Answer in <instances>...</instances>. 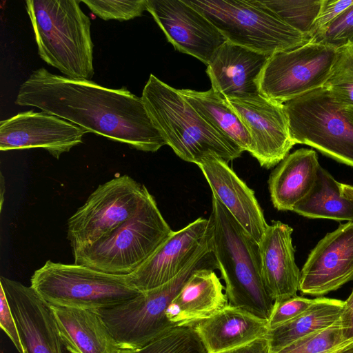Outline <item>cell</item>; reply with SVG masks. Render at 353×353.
<instances>
[{
    "label": "cell",
    "mask_w": 353,
    "mask_h": 353,
    "mask_svg": "<svg viewBox=\"0 0 353 353\" xmlns=\"http://www.w3.org/2000/svg\"><path fill=\"white\" fill-rule=\"evenodd\" d=\"M224 287L214 270L193 272L166 310L168 319L176 326L193 325L228 304Z\"/></svg>",
    "instance_id": "cell-22"
},
{
    "label": "cell",
    "mask_w": 353,
    "mask_h": 353,
    "mask_svg": "<svg viewBox=\"0 0 353 353\" xmlns=\"http://www.w3.org/2000/svg\"><path fill=\"white\" fill-rule=\"evenodd\" d=\"M327 353H353V339L342 343Z\"/></svg>",
    "instance_id": "cell-39"
},
{
    "label": "cell",
    "mask_w": 353,
    "mask_h": 353,
    "mask_svg": "<svg viewBox=\"0 0 353 353\" xmlns=\"http://www.w3.org/2000/svg\"><path fill=\"white\" fill-rule=\"evenodd\" d=\"M241 119L252 141L250 154L265 168L278 165L295 145L283 103L261 94L225 98Z\"/></svg>",
    "instance_id": "cell-12"
},
{
    "label": "cell",
    "mask_w": 353,
    "mask_h": 353,
    "mask_svg": "<svg viewBox=\"0 0 353 353\" xmlns=\"http://www.w3.org/2000/svg\"><path fill=\"white\" fill-rule=\"evenodd\" d=\"M183 97L216 131L243 152L252 151V141L239 117L226 99L212 88L207 91L179 89Z\"/></svg>",
    "instance_id": "cell-25"
},
{
    "label": "cell",
    "mask_w": 353,
    "mask_h": 353,
    "mask_svg": "<svg viewBox=\"0 0 353 353\" xmlns=\"http://www.w3.org/2000/svg\"><path fill=\"white\" fill-rule=\"evenodd\" d=\"M288 26L310 38L323 0H261Z\"/></svg>",
    "instance_id": "cell-30"
},
{
    "label": "cell",
    "mask_w": 353,
    "mask_h": 353,
    "mask_svg": "<svg viewBox=\"0 0 353 353\" xmlns=\"http://www.w3.org/2000/svg\"><path fill=\"white\" fill-rule=\"evenodd\" d=\"M220 353H271V350L269 341L267 336H265Z\"/></svg>",
    "instance_id": "cell-38"
},
{
    "label": "cell",
    "mask_w": 353,
    "mask_h": 353,
    "mask_svg": "<svg viewBox=\"0 0 353 353\" xmlns=\"http://www.w3.org/2000/svg\"><path fill=\"white\" fill-rule=\"evenodd\" d=\"M209 228V219L200 217L182 229L172 231L142 265L127 275L129 282L145 292L172 280L202 247Z\"/></svg>",
    "instance_id": "cell-16"
},
{
    "label": "cell",
    "mask_w": 353,
    "mask_h": 353,
    "mask_svg": "<svg viewBox=\"0 0 353 353\" xmlns=\"http://www.w3.org/2000/svg\"><path fill=\"white\" fill-rule=\"evenodd\" d=\"M77 0H27L38 54L65 77L91 81L94 44L90 19Z\"/></svg>",
    "instance_id": "cell-4"
},
{
    "label": "cell",
    "mask_w": 353,
    "mask_h": 353,
    "mask_svg": "<svg viewBox=\"0 0 353 353\" xmlns=\"http://www.w3.org/2000/svg\"><path fill=\"white\" fill-rule=\"evenodd\" d=\"M343 340L345 342L353 339V290L344 301L343 308L339 319Z\"/></svg>",
    "instance_id": "cell-37"
},
{
    "label": "cell",
    "mask_w": 353,
    "mask_h": 353,
    "mask_svg": "<svg viewBox=\"0 0 353 353\" xmlns=\"http://www.w3.org/2000/svg\"><path fill=\"white\" fill-rule=\"evenodd\" d=\"M92 13L103 20L127 21L141 17L147 10L148 0H82Z\"/></svg>",
    "instance_id": "cell-32"
},
{
    "label": "cell",
    "mask_w": 353,
    "mask_h": 353,
    "mask_svg": "<svg viewBox=\"0 0 353 353\" xmlns=\"http://www.w3.org/2000/svg\"><path fill=\"white\" fill-rule=\"evenodd\" d=\"M348 42L353 43V4L339 14L320 41L336 48Z\"/></svg>",
    "instance_id": "cell-35"
},
{
    "label": "cell",
    "mask_w": 353,
    "mask_h": 353,
    "mask_svg": "<svg viewBox=\"0 0 353 353\" xmlns=\"http://www.w3.org/2000/svg\"><path fill=\"white\" fill-rule=\"evenodd\" d=\"M343 114L353 124V108L343 109Z\"/></svg>",
    "instance_id": "cell-42"
},
{
    "label": "cell",
    "mask_w": 353,
    "mask_h": 353,
    "mask_svg": "<svg viewBox=\"0 0 353 353\" xmlns=\"http://www.w3.org/2000/svg\"><path fill=\"white\" fill-rule=\"evenodd\" d=\"M336 52V48L332 46L309 43L270 55L259 78L260 94L285 103L323 88Z\"/></svg>",
    "instance_id": "cell-11"
},
{
    "label": "cell",
    "mask_w": 353,
    "mask_h": 353,
    "mask_svg": "<svg viewBox=\"0 0 353 353\" xmlns=\"http://www.w3.org/2000/svg\"><path fill=\"white\" fill-rule=\"evenodd\" d=\"M321 165L312 149L301 148L284 158L272 172L268 186L274 207L293 211L312 190Z\"/></svg>",
    "instance_id": "cell-24"
},
{
    "label": "cell",
    "mask_w": 353,
    "mask_h": 353,
    "mask_svg": "<svg viewBox=\"0 0 353 353\" xmlns=\"http://www.w3.org/2000/svg\"><path fill=\"white\" fill-rule=\"evenodd\" d=\"M315 299L295 296L282 301H274L270 317L268 321L269 330L274 329L305 312L314 302Z\"/></svg>",
    "instance_id": "cell-33"
},
{
    "label": "cell",
    "mask_w": 353,
    "mask_h": 353,
    "mask_svg": "<svg viewBox=\"0 0 353 353\" xmlns=\"http://www.w3.org/2000/svg\"><path fill=\"white\" fill-rule=\"evenodd\" d=\"M212 207V250L228 304L268 321L274 301L263 282L259 243L213 194Z\"/></svg>",
    "instance_id": "cell-2"
},
{
    "label": "cell",
    "mask_w": 353,
    "mask_h": 353,
    "mask_svg": "<svg viewBox=\"0 0 353 353\" xmlns=\"http://www.w3.org/2000/svg\"><path fill=\"white\" fill-rule=\"evenodd\" d=\"M342 193L347 197L353 199V185L348 184L341 183Z\"/></svg>",
    "instance_id": "cell-40"
},
{
    "label": "cell",
    "mask_w": 353,
    "mask_h": 353,
    "mask_svg": "<svg viewBox=\"0 0 353 353\" xmlns=\"http://www.w3.org/2000/svg\"><path fill=\"white\" fill-rule=\"evenodd\" d=\"M343 343L339 320L332 326L303 337L276 353H327Z\"/></svg>",
    "instance_id": "cell-31"
},
{
    "label": "cell",
    "mask_w": 353,
    "mask_h": 353,
    "mask_svg": "<svg viewBox=\"0 0 353 353\" xmlns=\"http://www.w3.org/2000/svg\"><path fill=\"white\" fill-rule=\"evenodd\" d=\"M88 131L45 112H20L0 122V150L42 148L53 157L69 152L83 142Z\"/></svg>",
    "instance_id": "cell-14"
},
{
    "label": "cell",
    "mask_w": 353,
    "mask_h": 353,
    "mask_svg": "<svg viewBox=\"0 0 353 353\" xmlns=\"http://www.w3.org/2000/svg\"><path fill=\"white\" fill-rule=\"evenodd\" d=\"M25 353H62L50 305L31 287L0 278Z\"/></svg>",
    "instance_id": "cell-17"
},
{
    "label": "cell",
    "mask_w": 353,
    "mask_h": 353,
    "mask_svg": "<svg viewBox=\"0 0 353 353\" xmlns=\"http://www.w3.org/2000/svg\"><path fill=\"white\" fill-rule=\"evenodd\" d=\"M353 280V221L340 224L311 250L301 270L299 291L322 296Z\"/></svg>",
    "instance_id": "cell-15"
},
{
    "label": "cell",
    "mask_w": 353,
    "mask_h": 353,
    "mask_svg": "<svg viewBox=\"0 0 353 353\" xmlns=\"http://www.w3.org/2000/svg\"><path fill=\"white\" fill-rule=\"evenodd\" d=\"M292 232L288 224L272 221L259 243L263 282L274 301L295 296L299 290L301 270L295 262Z\"/></svg>",
    "instance_id": "cell-20"
},
{
    "label": "cell",
    "mask_w": 353,
    "mask_h": 353,
    "mask_svg": "<svg viewBox=\"0 0 353 353\" xmlns=\"http://www.w3.org/2000/svg\"><path fill=\"white\" fill-rule=\"evenodd\" d=\"M352 4L353 0H323L310 33V43H320L331 24Z\"/></svg>",
    "instance_id": "cell-34"
},
{
    "label": "cell",
    "mask_w": 353,
    "mask_h": 353,
    "mask_svg": "<svg viewBox=\"0 0 353 353\" xmlns=\"http://www.w3.org/2000/svg\"><path fill=\"white\" fill-rule=\"evenodd\" d=\"M218 269L212 250L211 232L195 256L172 280L119 305L97 311L122 350L141 348L173 327L166 310L196 270Z\"/></svg>",
    "instance_id": "cell-5"
},
{
    "label": "cell",
    "mask_w": 353,
    "mask_h": 353,
    "mask_svg": "<svg viewBox=\"0 0 353 353\" xmlns=\"http://www.w3.org/2000/svg\"><path fill=\"white\" fill-rule=\"evenodd\" d=\"M344 301L325 297L315 298L313 304L296 318L270 330L267 338L271 353H276L289 344L322 331L340 319Z\"/></svg>",
    "instance_id": "cell-26"
},
{
    "label": "cell",
    "mask_w": 353,
    "mask_h": 353,
    "mask_svg": "<svg viewBox=\"0 0 353 353\" xmlns=\"http://www.w3.org/2000/svg\"><path fill=\"white\" fill-rule=\"evenodd\" d=\"M323 88L342 108H353V43L336 48L329 77Z\"/></svg>",
    "instance_id": "cell-28"
},
{
    "label": "cell",
    "mask_w": 353,
    "mask_h": 353,
    "mask_svg": "<svg viewBox=\"0 0 353 353\" xmlns=\"http://www.w3.org/2000/svg\"><path fill=\"white\" fill-rule=\"evenodd\" d=\"M150 194L127 174L99 185L67 222L72 252L106 238L132 217Z\"/></svg>",
    "instance_id": "cell-10"
},
{
    "label": "cell",
    "mask_w": 353,
    "mask_h": 353,
    "mask_svg": "<svg viewBox=\"0 0 353 353\" xmlns=\"http://www.w3.org/2000/svg\"><path fill=\"white\" fill-rule=\"evenodd\" d=\"M0 325L19 353H24L19 330L3 288L0 286Z\"/></svg>",
    "instance_id": "cell-36"
},
{
    "label": "cell",
    "mask_w": 353,
    "mask_h": 353,
    "mask_svg": "<svg viewBox=\"0 0 353 353\" xmlns=\"http://www.w3.org/2000/svg\"><path fill=\"white\" fill-rule=\"evenodd\" d=\"M50 307L61 343L70 353H120L123 350L97 311Z\"/></svg>",
    "instance_id": "cell-23"
},
{
    "label": "cell",
    "mask_w": 353,
    "mask_h": 353,
    "mask_svg": "<svg viewBox=\"0 0 353 353\" xmlns=\"http://www.w3.org/2000/svg\"><path fill=\"white\" fill-rule=\"evenodd\" d=\"M172 232L154 198L149 194L136 213L108 236L72 252L74 263L108 274L129 275Z\"/></svg>",
    "instance_id": "cell-7"
},
{
    "label": "cell",
    "mask_w": 353,
    "mask_h": 353,
    "mask_svg": "<svg viewBox=\"0 0 353 353\" xmlns=\"http://www.w3.org/2000/svg\"><path fill=\"white\" fill-rule=\"evenodd\" d=\"M149 12L178 51L206 65L226 41L217 28L185 0H148Z\"/></svg>",
    "instance_id": "cell-13"
},
{
    "label": "cell",
    "mask_w": 353,
    "mask_h": 353,
    "mask_svg": "<svg viewBox=\"0 0 353 353\" xmlns=\"http://www.w3.org/2000/svg\"><path fill=\"white\" fill-rule=\"evenodd\" d=\"M283 105L294 144L311 146L353 167V124L326 88L316 89Z\"/></svg>",
    "instance_id": "cell-9"
},
{
    "label": "cell",
    "mask_w": 353,
    "mask_h": 353,
    "mask_svg": "<svg viewBox=\"0 0 353 353\" xmlns=\"http://www.w3.org/2000/svg\"><path fill=\"white\" fill-rule=\"evenodd\" d=\"M270 56L225 41L207 65L212 89L223 98L260 94L259 78Z\"/></svg>",
    "instance_id": "cell-19"
},
{
    "label": "cell",
    "mask_w": 353,
    "mask_h": 353,
    "mask_svg": "<svg viewBox=\"0 0 353 353\" xmlns=\"http://www.w3.org/2000/svg\"><path fill=\"white\" fill-rule=\"evenodd\" d=\"M5 190H6L5 180H4V177H3V176L2 174V173H1V180H0V195H1V205H0V207H1V208H2V206H3V197H4Z\"/></svg>",
    "instance_id": "cell-41"
},
{
    "label": "cell",
    "mask_w": 353,
    "mask_h": 353,
    "mask_svg": "<svg viewBox=\"0 0 353 353\" xmlns=\"http://www.w3.org/2000/svg\"><path fill=\"white\" fill-rule=\"evenodd\" d=\"M30 283L51 305L92 310L121 304L142 292L129 282L127 275L51 260L34 272Z\"/></svg>",
    "instance_id": "cell-8"
},
{
    "label": "cell",
    "mask_w": 353,
    "mask_h": 353,
    "mask_svg": "<svg viewBox=\"0 0 353 353\" xmlns=\"http://www.w3.org/2000/svg\"><path fill=\"white\" fill-rule=\"evenodd\" d=\"M155 128L183 161L197 164L216 157L226 163L241 157L243 151L226 139L174 88L151 74L141 95Z\"/></svg>",
    "instance_id": "cell-3"
},
{
    "label": "cell",
    "mask_w": 353,
    "mask_h": 353,
    "mask_svg": "<svg viewBox=\"0 0 353 353\" xmlns=\"http://www.w3.org/2000/svg\"><path fill=\"white\" fill-rule=\"evenodd\" d=\"M208 353H220L265 337L268 321L228 303L193 325Z\"/></svg>",
    "instance_id": "cell-21"
},
{
    "label": "cell",
    "mask_w": 353,
    "mask_h": 353,
    "mask_svg": "<svg viewBox=\"0 0 353 353\" xmlns=\"http://www.w3.org/2000/svg\"><path fill=\"white\" fill-rule=\"evenodd\" d=\"M341 184L321 166L312 190L293 212L310 219L353 221V199L342 193Z\"/></svg>",
    "instance_id": "cell-27"
},
{
    "label": "cell",
    "mask_w": 353,
    "mask_h": 353,
    "mask_svg": "<svg viewBox=\"0 0 353 353\" xmlns=\"http://www.w3.org/2000/svg\"><path fill=\"white\" fill-rule=\"evenodd\" d=\"M212 194L259 243L268 225L254 191L222 159L210 156L196 164Z\"/></svg>",
    "instance_id": "cell-18"
},
{
    "label": "cell",
    "mask_w": 353,
    "mask_h": 353,
    "mask_svg": "<svg viewBox=\"0 0 353 353\" xmlns=\"http://www.w3.org/2000/svg\"><path fill=\"white\" fill-rule=\"evenodd\" d=\"M120 353H208L193 325L173 327L146 345Z\"/></svg>",
    "instance_id": "cell-29"
},
{
    "label": "cell",
    "mask_w": 353,
    "mask_h": 353,
    "mask_svg": "<svg viewBox=\"0 0 353 353\" xmlns=\"http://www.w3.org/2000/svg\"><path fill=\"white\" fill-rule=\"evenodd\" d=\"M185 1L203 14L227 41L272 55L310 43L261 0H196Z\"/></svg>",
    "instance_id": "cell-6"
},
{
    "label": "cell",
    "mask_w": 353,
    "mask_h": 353,
    "mask_svg": "<svg viewBox=\"0 0 353 353\" xmlns=\"http://www.w3.org/2000/svg\"><path fill=\"white\" fill-rule=\"evenodd\" d=\"M15 103L38 108L138 150L154 152L166 145L141 97L126 88H108L41 68L20 85Z\"/></svg>",
    "instance_id": "cell-1"
}]
</instances>
